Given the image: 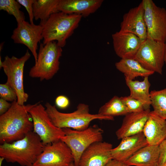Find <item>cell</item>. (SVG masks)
Instances as JSON below:
<instances>
[{
  "mask_svg": "<svg viewBox=\"0 0 166 166\" xmlns=\"http://www.w3.org/2000/svg\"><path fill=\"white\" fill-rule=\"evenodd\" d=\"M129 113L120 97L115 96L100 108L98 113L114 117L115 116H125Z\"/></svg>",
  "mask_w": 166,
  "mask_h": 166,
  "instance_id": "obj_24",
  "label": "cell"
},
{
  "mask_svg": "<svg viewBox=\"0 0 166 166\" xmlns=\"http://www.w3.org/2000/svg\"><path fill=\"white\" fill-rule=\"evenodd\" d=\"M21 5L24 6L28 12L30 23L34 24L33 4L34 0H17Z\"/></svg>",
  "mask_w": 166,
  "mask_h": 166,
  "instance_id": "obj_29",
  "label": "cell"
},
{
  "mask_svg": "<svg viewBox=\"0 0 166 166\" xmlns=\"http://www.w3.org/2000/svg\"><path fill=\"white\" fill-rule=\"evenodd\" d=\"M11 103L2 99L0 98V115H2L6 113L10 108Z\"/></svg>",
  "mask_w": 166,
  "mask_h": 166,
  "instance_id": "obj_32",
  "label": "cell"
},
{
  "mask_svg": "<svg viewBox=\"0 0 166 166\" xmlns=\"http://www.w3.org/2000/svg\"><path fill=\"white\" fill-rule=\"evenodd\" d=\"M120 98L129 113L140 112L145 110L143 104L136 99L129 96L121 97Z\"/></svg>",
  "mask_w": 166,
  "mask_h": 166,
  "instance_id": "obj_28",
  "label": "cell"
},
{
  "mask_svg": "<svg viewBox=\"0 0 166 166\" xmlns=\"http://www.w3.org/2000/svg\"><path fill=\"white\" fill-rule=\"evenodd\" d=\"M105 166H127L124 162L112 159Z\"/></svg>",
  "mask_w": 166,
  "mask_h": 166,
  "instance_id": "obj_33",
  "label": "cell"
},
{
  "mask_svg": "<svg viewBox=\"0 0 166 166\" xmlns=\"http://www.w3.org/2000/svg\"><path fill=\"white\" fill-rule=\"evenodd\" d=\"M103 0H59V12L86 17L95 12L101 6Z\"/></svg>",
  "mask_w": 166,
  "mask_h": 166,
  "instance_id": "obj_19",
  "label": "cell"
},
{
  "mask_svg": "<svg viewBox=\"0 0 166 166\" xmlns=\"http://www.w3.org/2000/svg\"><path fill=\"white\" fill-rule=\"evenodd\" d=\"M116 69L124 73L125 78L133 80L136 77H148L155 73L145 69L134 58L121 59L116 63Z\"/></svg>",
  "mask_w": 166,
  "mask_h": 166,
  "instance_id": "obj_22",
  "label": "cell"
},
{
  "mask_svg": "<svg viewBox=\"0 0 166 166\" xmlns=\"http://www.w3.org/2000/svg\"><path fill=\"white\" fill-rule=\"evenodd\" d=\"M166 54V43L147 37L134 59L146 69L162 75Z\"/></svg>",
  "mask_w": 166,
  "mask_h": 166,
  "instance_id": "obj_8",
  "label": "cell"
},
{
  "mask_svg": "<svg viewBox=\"0 0 166 166\" xmlns=\"http://www.w3.org/2000/svg\"><path fill=\"white\" fill-rule=\"evenodd\" d=\"M161 166H166V162L163 165Z\"/></svg>",
  "mask_w": 166,
  "mask_h": 166,
  "instance_id": "obj_37",
  "label": "cell"
},
{
  "mask_svg": "<svg viewBox=\"0 0 166 166\" xmlns=\"http://www.w3.org/2000/svg\"><path fill=\"white\" fill-rule=\"evenodd\" d=\"M158 145H147L142 148L124 163L127 166H159Z\"/></svg>",
  "mask_w": 166,
  "mask_h": 166,
  "instance_id": "obj_20",
  "label": "cell"
},
{
  "mask_svg": "<svg viewBox=\"0 0 166 166\" xmlns=\"http://www.w3.org/2000/svg\"><path fill=\"white\" fill-rule=\"evenodd\" d=\"M44 145L33 131L22 139L0 145V157L8 163H17L22 166H33L43 151Z\"/></svg>",
  "mask_w": 166,
  "mask_h": 166,
  "instance_id": "obj_2",
  "label": "cell"
},
{
  "mask_svg": "<svg viewBox=\"0 0 166 166\" xmlns=\"http://www.w3.org/2000/svg\"><path fill=\"white\" fill-rule=\"evenodd\" d=\"M82 16L59 12L51 15L44 23L40 24L43 27V44L56 41L62 48L67 40L78 27Z\"/></svg>",
  "mask_w": 166,
  "mask_h": 166,
  "instance_id": "obj_4",
  "label": "cell"
},
{
  "mask_svg": "<svg viewBox=\"0 0 166 166\" xmlns=\"http://www.w3.org/2000/svg\"><path fill=\"white\" fill-rule=\"evenodd\" d=\"M59 0H34L33 14L36 20L40 19V24L45 22L50 16L59 12L58 6Z\"/></svg>",
  "mask_w": 166,
  "mask_h": 166,
  "instance_id": "obj_23",
  "label": "cell"
},
{
  "mask_svg": "<svg viewBox=\"0 0 166 166\" xmlns=\"http://www.w3.org/2000/svg\"><path fill=\"white\" fill-rule=\"evenodd\" d=\"M148 77H144L143 80L141 81L125 78L126 84L130 91V94L128 96L141 102L145 110L150 109L151 105L149 91L151 84Z\"/></svg>",
  "mask_w": 166,
  "mask_h": 166,
  "instance_id": "obj_21",
  "label": "cell"
},
{
  "mask_svg": "<svg viewBox=\"0 0 166 166\" xmlns=\"http://www.w3.org/2000/svg\"><path fill=\"white\" fill-rule=\"evenodd\" d=\"M4 160V158L2 157H0V166H2L3 160Z\"/></svg>",
  "mask_w": 166,
  "mask_h": 166,
  "instance_id": "obj_34",
  "label": "cell"
},
{
  "mask_svg": "<svg viewBox=\"0 0 166 166\" xmlns=\"http://www.w3.org/2000/svg\"><path fill=\"white\" fill-rule=\"evenodd\" d=\"M56 105L58 108L65 109L69 106L70 101L68 97L64 95L58 96L55 100Z\"/></svg>",
  "mask_w": 166,
  "mask_h": 166,
  "instance_id": "obj_31",
  "label": "cell"
},
{
  "mask_svg": "<svg viewBox=\"0 0 166 166\" xmlns=\"http://www.w3.org/2000/svg\"><path fill=\"white\" fill-rule=\"evenodd\" d=\"M151 105L156 114L166 119V88L150 92Z\"/></svg>",
  "mask_w": 166,
  "mask_h": 166,
  "instance_id": "obj_25",
  "label": "cell"
},
{
  "mask_svg": "<svg viewBox=\"0 0 166 166\" xmlns=\"http://www.w3.org/2000/svg\"><path fill=\"white\" fill-rule=\"evenodd\" d=\"M120 28V31L134 34L142 42L147 39V30L142 2L138 6L131 8L124 15Z\"/></svg>",
  "mask_w": 166,
  "mask_h": 166,
  "instance_id": "obj_13",
  "label": "cell"
},
{
  "mask_svg": "<svg viewBox=\"0 0 166 166\" xmlns=\"http://www.w3.org/2000/svg\"><path fill=\"white\" fill-rule=\"evenodd\" d=\"M112 144L106 142H95L83 152L78 166H105L113 159L111 151Z\"/></svg>",
  "mask_w": 166,
  "mask_h": 166,
  "instance_id": "obj_14",
  "label": "cell"
},
{
  "mask_svg": "<svg viewBox=\"0 0 166 166\" xmlns=\"http://www.w3.org/2000/svg\"></svg>",
  "mask_w": 166,
  "mask_h": 166,
  "instance_id": "obj_38",
  "label": "cell"
},
{
  "mask_svg": "<svg viewBox=\"0 0 166 166\" xmlns=\"http://www.w3.org/2000/svg\"><path fill=\"white\" fill-rule=\"evenodd\" d=\"M114 50L121 59L134 58L142 43L136 35L117 32L112 35Z\"/></svg>",
  "mask_w": 166,
  "mask_h": 166,
  "instance_id": "obj_15",
  "label": "cell"
},
{
  "mask_svg": "<svg viewBox=\"0 0 166 166\" xmlns=\"http://www.w3.org/2000/svg\"><path fill=\"white\" fill-rule=\"evenodd\" d=\"M70 166H76L75 165V164H74V162H72L71 163V164H70Z\"/></svg>",
  "mask_w": 166,
  "mask_h": 166,
  "instance_id": "obj_35",
  "label": "cell"
},
{
  "mask_svg": "<svg viewBox=\"0 0 166 166\" xmlns=\"http://www.w3.org/2000/svg\"><path fill=\"white\" fill-rule=\"evenodd\" d=\"M46 111L53 124L61 128H68L82 130L89 127L90 122L95 120L113 121V117L104 116L89 113L88 105L80 103L73 112L65 113L59 111L55 105L49 102L45 105Z\"/></svg>",
  "mask_w": 166,
  "mask_h": 166,
  "instance_id": "obj_3",
  "label": "cell"
},
{
  "mask_svg": "<svg viewBox=\"0 0 166 166\" xmlns=\"http://www.w3.org/2000/svg\"><path fill=\"white\" fill-rule=\"evenodd\" d=\"M143 132L148 145H159L166 137V119L151 111Z\"/></svg>",
  "mask_w": 166,
  "mask_h": 166,
  "instance_id": "obj_18",
  "label": "cell"
},
{
  "mask_svg": "<svg viewBox=\"0 0 166 166\" xmlns=\"http://www.w3.org/2000/svg\"><path fill=\"white\" fill-rule=\"evenodd\" d=\"M34 104L21 105L14 101L9 110L0 115L1 144L21 139L33 131L32 118L29 111Z\"/></svg>",
  "mask_w": 166,
  "mask_h": 166,
  "instance_id": "obj_1",
  "label": "cell"
},
{
  "mask_svg": "<svg viewBox=\"0 0 166 166\" xmlns=\"http://www.w3.org/2000/svg\"><path fill=\"white\" fill-rule=\"evenodd\" d=\"M0 97L7 101L13 102L17 101V95L15 90L7 82L0 84Z\"/></svg>",
  "mask_w": 166,
  "mask_h": 166,
  "instance_id": "obj_27",
  "label": "cell"
},
{
  "mask_svg": "<svg viewBox=\"0 0 166 166\" xmlns=\"http://www.w3.org/2000/svg\"><path fill=\"white\" fill-rule=\"evenodd\" d=\"M121 140L119 144L112 148L111 153L113 159L123 162L140 149L148 145L143 132Z\"/></svg>",
  "mask_w": 166,
  "mask_h": 166,
  "instance_id": "obj_16",
  "label": "cell"
},
{
  "mask_svg": "<svg viewBox=\"0 0 166 166\" xmlns=\"http://www.w3.org/2000/svg\"><path fill=\"white\" fill-rule=\"evenodd\" d=\"M73 162L70 149L60 140L44 145L33 166H70Z\"/></svg>",
  "mask_w": 166,
  "mask_h": 166,
  "instance_id": "obj_11",
  "label": "cell"
},
{
  "mask_svg": "<svg viewBox=\"0 0 166 166\" xmlns=\"http://www.w3.org/2000/svg\"><path fill=\"white\" fill-rule=\"evenodd\" d=\"M147 37L166 42V9L157 6L152 0H143Z\"/></svg>",
  "mask_w": 166,
  "mask_h": 166,
  "instance_id": "obj_10",
  "label": "cell"
},
{
  "mask_svg": "<svg viewBox=\"0 0 166 166\" xmlns=\"http://www.w3.org/2000/svg\"><path fill=\"white\" fill-rule=\"evenodd\" d=\"M42 31V26L40 24H31L24 21L17 24L11 36L14 43L27 46L34 56L35 63L38 58V44L43 39Z\"/></svg>",
  "mask_w": 166,
  "mask_h": 166,
  "instance_id": "obj_12",
  "label": "cell"
},
{
  "mask_svg": "<svg viewBox=\"0 0 166 166\" xmlns=\"http://www.w3.org/2000/svg\"><path fill=\"white\" fill-rule=\"evenodd\" d=\"M151 111L150 109L129 113L125 116L120 128L116 132L117 139L143 132Z\"/></svg>",
  "mask_w": 166,
  "mask_h": 166,
  "instance_id": "obj_17",
  "label": "cell"
},
{
  "mask_svg": "<svg viewBox=\"0 0 166 166\" xmlns=\"http://www.w3.org/2000/svg\"><path fill=\"white\" fill-rule=\"evenodd\" d=\"M165 64L166 65V54L165 55Z\"/></svg>",
  "mask_w": 166,
  "mask_h": 166,
  "instance_id": "obj_36",
  "label": "cell"
},
{
  "mask_svg": "<svg viewBox=\"0 0 166 166\" xmlns=\"http://www.w3.org/2000/svg\"><path fill=\"white\" fill-rule=\"evenodd\" d=\"M21 7L17 0H0V10L6 11L14 16L17 24L25 21L24 13L20 10Z\"/></svg>",
  "mask_w": 166,
  "mask_h": 166,
  "instance_id": "obj_26",
  "label": "cell"
},
{
  "mask_svg": "<svg viewBox=\"0 0 166 166\" xmlns=\"http://www.w3.org/2000/svg\"><path fill=\"white\" fill-rule=\"evenodd\" d=\"M29 112L32 118L33 131L40 137L44 145L59 140L65 135L63 129L53 124L45 108L39 102L35 104Z\"/></svg>",
  "mask_w": 166,
  "mask_h": 166,
  "instance_id": "obj_9",
  "label": "cell"
},
{
  "mask_svg": "<svg viewBox=\"0 0 166 166\" xmlns=\"http://www.w3.org/2000/svg\"><path fill=\"white\" fill-rule=\"evenodd\" d=\"M62 129L65 135L60 140L70 149L76 166H78L82 154L89 146L103 139V130L96 125L81 131L68 128Z\"/></svg>",
  "mask_w": 166,
  "mask_h": 166,
  "instance_id": "obj_6",
  "label": "cell"
},
{
  "mask_svg": "<svg viewBox=\"0 0 166 166\" xmlns=\"http://www.w3.org/2000/svg\"><path fill=\"white\" fill-rule=\"evenodd\" d=\"M28 50L25 54L20 58L14 56L11 57L6 56L3 61L0 57V68H2L7 77V81L16 91L17 95V102L23 105L29 98V95L24 91L23 84L24 67L26 62L30 57Z\"/></svg>",
  "mask_w": 166,
  "mask_h": 166,
  "instance_id": "obj_7",
  "label": "cell"
},
{
  "mask_svg": "<svg viewBox=\"0 0 166 166\" xmlns=\"http://www.w3.org/2000/svg\"><path fill=\"white\" fill-rule=\"evenodd\" d=\"M158 146L159 150V166H161L166 162V137Z\"/></svg>",
  "mask_w": 166,
  "mask_h": 166,
  "instance_id": "obj_30",
  "label": "cell"
},
{
  "mask_svg": "<svg viewBox=\"0 0 166 166\" xmlns=\"http://www.w3.org/2000/svg\"><path fill=\"white\" fill-rule=\"evenodd\" d=\"M62 52V48L56 41L40 43L37 61L31 68L29 76L41 81L51 79L59 69Z\"/></svg>",
  "mask_w": 166,
  "mask_h": 166,
  "instance_id": "obj_5",
  "label": "cell"
}]
</instances>
